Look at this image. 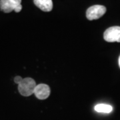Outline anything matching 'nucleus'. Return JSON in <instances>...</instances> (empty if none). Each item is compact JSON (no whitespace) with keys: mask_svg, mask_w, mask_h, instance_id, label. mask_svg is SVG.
I'll use <instances>...</instances> for the list:
<instances>
[{"mask_svg":"<svg viewBox=\"0 0 120 120\" xmlns=\"http://www.w3.org/2000/svg\"><path fill=\"white\" fill-rule=\"evenodd\" d=\"M118 64H119V66H120V56L119 57V60H118Z\"/></svg>","mask_w":120,"mask_h":120,"instance_id":"nucleus-10","label":"nucleus"},{"mask_svg":"<svg viewBox=\"0 0 120 120\" xmlns=\"http://www.w3.org/2000/svg\"><path fill=\"white\" fill-rule=\"evenodd\" d=\"M103 38L107 42L120 43V27L113 26L105 31Z\"/></svg>","mask_w":120,"mask_h":120,"instance_id":"nucleus-3","label":"nucleus"},{"mask_svg":"<svg viewBox=\"0 0 120 120\" xmlns=\"http://www.w3.org/2000/svg\"><path fill=\"white\" fill-rule=\"evenodd\" d=\"M95 110L98 113H109L113 111V107L112 105L108 104L99 103L95 106Z\"/></svg>","mask_w":120,"mask_h":120,"instance_id":"nucleus-7","label":"nucleus"},{"mask_svg":"<svg viewBox=\"0 0 120 120\" xmlns=\"http://www.w3.org/2000/svg\"><path fill=\"white\" fill-rule=\"evenodd\" d=\"M22 80H23V78L21 76H16L14 78V82L15 83H17V85H19L22 82Z\"/></svg>","mask_w":120,"mask_h":120,"instance_id":"nucleus-9","label":"nucleus"},{"mask_svg":"<svg viewBox=\"0 0 120 120\" xmlns=\"http://www.w3.org/2000/svg\"><path fill=\"white\" fill-rule=\"evenodd\" d=\"M34 4L45 12L51 11L53 8V2L52 0H34Z\"/></svg>","mask_w":120,"mask_h":120,"instance_id":"nucleus-5","label":"nucleus"},{"mask_svg":"<svg viewBox=\"0 0 120 120\" xmlns=\"http://www.w3.org/2000/svg\"><path fill=\"white\" fill-rule=\"evenodd\" d=\"M35 97L39 99H45L50 95V88L46 84L37 85L34 91Z\"/></svg>","mask_w":120,"mask_h":120,"instance_id":"nucleus-4","label":"nucleus"},{"mask_svg":"<svg viewBox=\"0 0 120 120\" xmlns=\"http://www.w3.org/2000/svg\"><path fill=\"white\" fill-rule=\"evenodd\" d=\"M11 1V3L13 4L14 6V11L17 13H19V11H21L22 9V5L21 4L22 3V0H10Z\"/></svg>","mask_w":120,"mask_h":120,"instance_id":"nucleus-8","label":"nucleus"},{"mask_svg":"<svg viewBox=\"0 0 120 120\" xmlns=\"http://www.w3.org/2000/svg\"><path fill=\"white\" fill-rule=\"evenodd\" d=\"M36 86V83L34 79L26 77L23 79L22 82L18 85V91L22 95L28 97L34 94Z\"/></svg>","mask_w":120,"mask_h":120,"instance_id":"nucleus-1","label":"nucleus"},{"mask_svg":"<svg viewBox=\"0 0 120 120\" xmlns=\"http://www.w3.org/2000/svg\"><path fill=\"white\" fill-rule=\"evenodd\" d=\"M0 9L5 13H10L15 8L10 0H0Z\"/></svg>","mask_w":120,"mask_h":120,"instance_id":"nucleus-6","label":"nucleus"},{"mask_svg":"<svg viewBox=\"0 0 120 120\" xmlns=\"http://www.w3.org/2000/svg\"><path fill=\"white\" fill-rule=\"evenodd\" d=\"M106 12V8L101 5H95L87 9L86 17L89 20L98 19L102 17Z\"/></svg>","mask_w":120,"mask_h":120,"instance_id":"nucleus-2","label":"nucleus"}]
</instances>
